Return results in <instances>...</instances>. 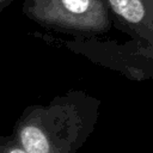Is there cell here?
Returning <instances> with one entry per match:
<instances>
[{
	"label": "cell",
	"mask_w": 153,
	"mask_h": 153,
	"mask_svg": "<svg viewBox=\"0 0 153 153\" xmlns=\"http://www.w3.org/2000/svg\"><path fill=\"white\" fill-rule=\"evenodd\" d=\"M100 100L82 90H69L48 104L26 106L12 135L27 153H78L94 131Z\"/></svg>",
	"instance_id": "cell-1"
},
{
	"label": "cell",
	"mask_w": 153,
	"mask_h": 153,
	"mask_svg": "<svg viewBox=\"0 0 153 153\" xmlns=\"http://www.w3.org/2000/svg\"><path fill=\"white\" fill-rule=\"evenodd\" d=\"M114 26L153 45V0H105Z\"/></svg>",
	"instance_id": "cell-4"
},
{
	"label": "cell",
	"mask_w": 153,
	"mask_h": 153,
	"mask_svg": "<svg viewBox=\"0 0 153 153\" xmlns=\"http://www.w3.org/2000/svg\"><path fill=\"white\" fill-rule=\"evenodd\" d=\"M0 153H27L16 137L11 135L0 134Z\"/></svg>",
	"instance_id": "cell-5"
},
{
	"label": "cell",
	"mask_w": 153,
	"mask_h": 153,
	"mask_svg": "<svg viewBox=\"0 0 153 153\" xmlns=\"http://www.w3.org/2000/svg\"><path fill=\"white\" fill-rule=\"evenodd\" d=\"M22 11L39 26L73 37H99L114 26L105 0H23Z\"/></svg>",
	"instance_id": "cell-2"
},
{
	"label": "cell",
	"mask_w": 153,
	"mask_h": 153,
	"mask_svg": "<svg viewBox=\"0 0 153 153\" xmlns=\"http://www.w3.org/2000/svg\"><path fill=\"white\" fill-rule=\"evenodd\" d=\"M61 43L91 62L131 80H153V45L149 43L133 38L118 42L99 37H73Z\"/></svg>",
	"instance_id": "cell-3"
},
{
	"label": "cell",
	"mask_w": 153,
	"mask_h": 153,
	"mask_svg": "<svg viewBox=\"0 0 153 153\" xmlns=\"http://www.w3.org/2000/svg\"><path fill=\"white\" fill-rule=\"evenodd\" d=\"M14 0H0V12L4 11L6 7H8Z\"/></svg>",
	"instance_id": "cell-6"
}]
</instances>
